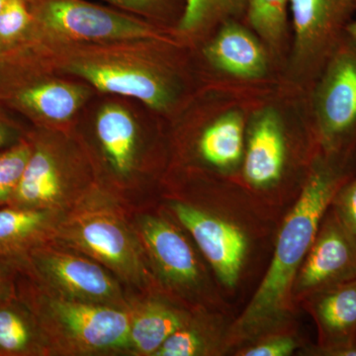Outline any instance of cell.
I'll list each match as a JSON object with an SVG mask.
<instances>
[{
    "instance_id": "cell-10",
    "label": "cell",
    "mask_w": 356,
    "mask_h": 356,
    "mask_svg": "<svg viewBox=\"0 0 356 356\" xmlns=\"http://www.w3.org/2000/svg\"><path fill=\"white\" fill-rule=\"evenodd\" d=\"M62 236L72 247L109 267L123 280L139 284L146 277L139 245L113 214L84 213L63 227Z\"/></svg>"
},
{
    "instance_id": "cell-33",
    "label": "cell",
    "mask_w": 356,
    "mask_h": 356,
    "mask_svg": "<svg viewBox=\"0 0 356 356\" xmlns=\"http://www.w3.org/2000/svg\"><path fill=\"white\" fill-rule=\"evenodd\" d=\"M306 355L315 356H356V344L355 346H316L307 348Z\"/></svg>"
},
{
    "instance_id": "cell-3",
    "label": "cell",
    "mask_w": 356,
    "mask_h": 356,
    "mask_svg": "<svg viewBox=\"0 0 356 356\" xmlns=\"http://www.w3.org/2000/svg\"><path fill=\"white\" fill-rule=\"evenodd\" d=\"M318 149L308 91L281 81L248 116L243 163L234 184L264 197L299 191Z\"/></svg>"
},
{
    "instance_id": "cell-6",
    "label": "cell",
    "mask_w": 356,
    "mask_h": 356,
    "mask_svg": "<svg viewBox=\"0 0 356 356\" xmlns=\"http://www.w3.org/2000/svg\"><path fill=\"white\" fill-rule=\"evenodd\" d=\"M29 46L106 44L170 38L175 30L84 0H32Z\"/></svg>"
},
{
    "instance_id": "cell-8",
    "label": "cell",
    "mask_w": 356,
    "mask_h": 356,
    "mask_svg": "<svg viewBox=\"0 0 356 356\" xmlns=\"http://www.w3.org/2000/svg\"><path fill=\"white\" fill-rule=\"evenodd\" d=\"M308 100L321 151L356 153V44L348 35L308 91Z\"/></svg>"
},
{
    "instance_id": "cell-28",
    "label": "cell",
    "mask_w": 356,
    "mask_h": 356,
    "mask_svg": "<svg viewBox=\"0 0 356 356\" xmlns=\"http://www.w3.org/2000/svg\"><path fill=\"white\" fill-rule=\"evenodd\" d=\"M29 3L32 0H26ZM113 6L145 16L156 24L175 30L184 13L180 0H105Z\"/></svg>"
},
{
    "instance_id": "cell-22",
    "label": "cell",
    "mask_w": 356,
    "mask_h": 356,
    "mask_svg": "<svg viewBox=\"0 0 356 356\" xmlns=\"http://www.w3.org/2000/svg\"><path fill=\"white\" fill-rule=\"evenodd\" d=\"M96 133L114 170L126 175L132 170L137 151L138 128L127 110L109 104L100 110Z\"/></svg>"
},
{
    "instance_id": "cell-31",
    "label": "cell",
    "mask_w": 356,
    "mask_h": 356,
    "mask_svg": "<svg viewBox=\"0 0 356 356\" xmlns=\"http://www.w3.org/2000/svg\"><path fill=\"white\" fill-rule=\"evenodd\" d=\"M25 267V257L0 255V301L16 294Z\"/></svg>"
},
{
    "instance_id": "cell-13",
    "label": "cell",
    "mask_w": 356,
    "mask_h": 356,
    "mask_svg": "<svg viewBox=\"0 0 356 356\" xmlns=\"http://www.w3.org/2000/svg\"><path fill=\"white\" fill-rule=\"evenodd\" d=\"M170 209L191 233L222 286L234 289L248 259V241L243 229L226 218L191 204L175 201Z\"/></svg>"
},
{
    "instance_id": "cell-36",
    "label": "cell",
    "mask_w": 356,
    "mask_h": 356,
    "mask_svg": "<svg viewBox=\"0 0 356 356\" xmlns=\"http://www.w3.org/2000/svg\"><path fill=\"white\" fill-rule=\"evenodd\" d=\"M355 2H356V0H355Z\"/></svg>"
},
{
    "instance_id": "cell-18",
    "label": "cell",
    "mask_w": 356,
    "mask_h": 356,
    "mask_svg": "<svg viewBox=\"0 0 356 356\" xmlns=\"http://www.w3.org/2000/svg\"><path fill=\"white\" fill-rule=\"evenodd\" d=\"M53 209L0 208V255L26 257L53 232Z\"/></svg>"
},
{
    "instance_id": "cell-24",
    "label": "cell",
    "mask_w": 356,
    "mask_h": 356,
    "mask_svg": "<svg viewBox=\"0 0 356 356\" xmlns=\"http://www.w3.org/2000/svg\"><path fill=\"white\" fill-rule=\"evenodd\" d=\"M245 22L284 70L291 44L289 0H248Z\"/></svg>"
},
{
    "instance_id": "cell-20",
    "label": "cell",
    "mask_w": 356,
    "mask_h": 356,
    "mask_svg": "<svg viewBox=\"0 0 356 356\" xmlns=\"http://www.w3.org/2000/svg\"><path fill=\"white\" fill-rule=\"evenodd\" d=\"M48 350L38 321L17 292L0 301V356L41 355Z\"/></svg>"
},
{
    "instance_id": "cell-1",
    "label": "cell",
    "mask_w": 356,
    "mask_h": 356,
    "mask_svg": "<svg viewBox=\"0 0 356 356\" xmlns=\"http://www.w3.org/2000/svg\"><path fill=\"white\" fill-rule=\"evenodd\" d=\"M356 173V153L327 154L318 149L288 213L261 285L240 317L229 325L227 351L264 334L287 330L293 320V286L318 227L337 192Z\"/></svg>"
},
{
    "instance_id": "cell-11",
    "label": "cell",
    "mask_w": 356,
    "mask_h": 356,
    "mask_svg": "<svg viewBox=\"0 0 356 356\" xmlns=\"http://www.w3.org/2000/svg\"><path fill=\"white\" fill-rule=\"evenodd\" d=\"M25 259L27 270L60 294L121 308L123 298L116 280L95 262L53 250L46 243L32 250Z\"/></svg>"
},
{
    "instance_id": "cell-19",
    "label": "cell",
    "mask_w": 356,
    "mask_h": 356,
    "mask_svg": "<svg viewBox=\"0 0 356 356\" xmlns=\"http://www.w3.org/2000/svg\"><path fill=\"white\" fill-rule=\"evenodd\" d=\"M191 316L172 304L151 300L131 316L129 346L142 355H154L173 332L191 320Z\"/></svg>"
},
{
    "instance_id": "cell-27",
    "label": "cell",
    "mask_w": 356,
    "mask_h": 356,
    "mask_svg": "<svg viewBox=\"0 0 356 356\" xmlns=\"http://www.w3.org/2000/svg\"><path fill=\"white\" fill-rule=\"evenodd\" d=\"M36 56L32 49L0 51V100L21 84L39 74Z\"/></svg>"
},
{
    "instance_id": "cell-34",
    "label": "cell",
    "mask_w": 356,
    "mask_h": 356,
    "mask_svg": "<svg viewBox=\"0 0 356 356\" xmlns=\"http://www.w3.org/2000/svg\"><path fill=\"white\" fill-rule=\"evenodd\" d=\"M346 34L356 44V19L355 18L346 26Z\"/></svg>"
},
{
    "instance_id": "cell-4",
    "label": "cell",
    "mask_w": 356,
    "mask_h": 356,
    "mask_svg": "<svg viewBox=\"0 0 356 356\" xmlns=\"http://www.w3.org/2000/svg\"><path fill=\"white\" fill-rule=\"evenodd\" d=\"M276 86L205 83L172 118L191 138L194 159L204 170L234 184L243 163L248 116Z\"/></svg>"
},
{
    "instance_id": "cell-32",
    "label": "cell",
    "mask_w": 356,
    "mask_h": 356,
    "mask_svg": "<svg viewBox=\"0 0 356 356\" xmlns=\"http://www.w3.org/2000/svg\"><path fill=\"white\" fill-rule=\"evenodd\" d=\"M24 137L21 134L19 127L2 111L0 104V151L13 146Z\"/></svg>"
},
{
    "instance_id": "cell-2",
    "label": "cell",
    "mask_w": 356,
    "mask_h": 356,
    "mask_svg": "<svg viewBox=\"0 0 356 356\" xmlns=\"http://www.w3.org/2000/svg\"><path fill=\"white\" fill-rule=\"evenodd\" d=\"M72 51L60 67L95 88L135 98L156 114L172 119L188 104L202 86L193 49L177 37L147 40L135 55L123 51Z\"/></svg>"
},
{
    "instance_id": "cell-5",
    "label": "cell",
    "mask_w": 356,
    "mask_h": 356,
    "mask_svg": "<svg viewBox=\"0 0 356 356\" xmlns=\"http://www.w3.org/2000/svg\"><path fill=\"white\" fill-rule=\"evenodd\" d=\"M17 295L38 321L47 343L70 353L117 350L129 346L131 315L119 307L54 296L39 286L27 269L21 274Z\"/></svg>"
},
{
    "instance_id": "cell-15",
    "label": "cell",
    "mask_w": 356,
    "mask_h": 356,
    "mask_svg": "<svg viewBox=\"0 0 356 356\" xmlns=\"http://www.w3.org/2000/svg\"><path fill=\"white\" fill-rule=\"evenodd\" d=\"M88 96L83 86L38 76L11 91L0 104L38 123H63L72 118Z\"/></svg>"
},
{
    "instance_id": "cell-7",
    "label": "cell",
    "mask_w": 356,
    "mask_h": 356,
    "mask_svg": "<svg viewBox=\"0 0 356 356\" xmlns=\"http://www.w3.org/2000/svg\"><path fill=\"white\" fill-rule=\"evenodd\" d=\"M291 44L282 83L309 91L346 34L355 0H289Z\"/></svg>"
},
{
    "instance_id": "cell-26",
    "label": "cell",
    "mask_w": 356,
    "mask_h": 356,
    "mask_svg": "<svg viewBox=\"0 0 356 356\" xmlns=\"http://www.w3.org/2000/svg\"><path fill=\"white\" fill-rule=\"evenodd\" d=\"M31 152L29 136L0 151V207L10 204Z\"/></svg>"
},
{
    "instance_id": "cell-21",
    "label": "cell",
    "mask_w": 356,
    "mask_h": 356,
    "mask_svg": "<svg viewBox=\"0 0 356 356\" xmlns=\"http://www.w3.org/2000/svg\"><path fill=\"white\" fill-rule=\"evenodd\" d=\"M248 6V0H185L175 36L196 48L227 21H245Z\"/></svg>"
},
{
    "instance_id": "cell-30",
    "label": "cell",
    "mask_w": 356,
    "mask_h": 356,
    "mask_svg": "<svg viewBox=\"0 0 356 356\" xmlns=\"http://www.w3.org/2000/svg\"><path fill=\"white\" fill-rule=\"evenodd\" d=\"M331 208L344 226L356 236V173L337 192Z\"/></svg>"
},
{
    "instance_id": "cell-12",
    "label": "cell",
    "mask_w": 356,
    "mask_h": 356,
    "mask_svg": "<svg viewBox=\"0 0 356 356\" xmlns=\"http://www.w3.org/2000/svg\"><path fill=\"white\" fill-rule=\"evenodd\" d=\"M355 280L356 236L330 207L300 267L293 299L302 302L314 293Z\"/></svg>"
},
{
    "instance_id": "cell-14",
    "label": "cell",
    "mask_w": 356,
    "mask_h": 356,
    "mask_svg": "<svg viewBox=\"0 0 356 356\" xmlns=\"http://www.w3.org/2000/svg\"><path fill=\"white\" fill-rule=\"evenodd\" d=\"M143 242L163 280L179 291H194L202 273L191 243L165 218L146 216L140 221Z\"/></svg>"
},
{
    "instance_id": "cell-25",
    "label": "cell",
    "mask_w": 356,
    "mask_h": 356,
    "mask_svg": "<svg viewBox=\"0 0 356 356\" xmlns=\"http://www.w3.org/2000/svg\"><path fill=\"white\" fill-rule=\"evenodd\" d=\"M32 14L26 0H8L0 13V51L28 46Z\"/></svg>"
},
{
    "instance_id": "cell-35",
    "label": "cell",
    "mask_w": 356,
    "mask_h": 356,
    "mask_svg": "<svg viewBox=\"0 0 356 356\" xmlns=\"http://www.w3.org/2000/svg\"><path fill=\"white\" fill-rule=\"evenodd\" d=\"M7 1H8V0H0V13H1L2 9H3V7L6 6Z\"/></svg>"
},
{
    "instance_id": "cell-23",
    "label": "cell",
    "mask_w": 356,
    "mask_h": 356,
    "mask_svg": "<svg viewBox=\"0 0 356 356\" xmlns=\"http://www.w3.org/2000/svg\"><path fill=\"white\" fill-rule=\"evenodd\" d=\"M228 327L214 317H191L189 322L163 343L154 356H202L224 355Z\"/></svg>"
},
{
    "instance_id": "cell-9",
    "label": "cell",
    "mask_w": 356,
    "mask_h": 356,
    "mask_svg": "<svg viewBox=\"0 0 356 356\" xmlns=\"http://www.w3.org/2000/svg\"><path fill=\"white\" fill-rule=\"evenodd\" d=\"M193 53L202 84L269 86L282 81V65L245 21H227Z\"/></svg>"
},
{
    "instance_id": "cell-29",
    "label": "cell",
    "mask_w": 356,
    "mask_h": 356,
    "mask_svg": "<svg viewBox=\"0 0 356 356\" xmlns=\"http://www.w3.org/2000/svg\"><path fill=\"white\" fill-rule=\"evenodd\" d=\"M301 346L299 337L289 330L264 334L252 343L236 348L238 356H289Z\"/></svg>"
},
{
    "instance_id": "cell-17",
    "label": "cell",
    "mask_w": 356,
    "mask_h": 356,
    "mask_svg": "<svg viewBox=\"0 0 356 356\" xmlns=\"http://www.w3.org/2000/svg\"><path fill=\"white\" fill-rule=\"evenodd\" d=\"M32 152L19 185L8 206L53 209L63 202L65 179L62 166L48 144L30 135Z\"/></svg>"
},
{
    "instance_id": "cell-16",
    "label": "cell",
    "mask_w": 356,
    "mask_h": 356,
    "mask_svg": "<svg viewBox=\"0 0 356 356\" xmlns=\"http://www.w3.org/2000/svg\"><path fill=\"white\" fill-rule=\"evenodd\" d=\"M302 302L317 325L318 346L356 344V280L314 293Z\"/></svg>"
}]
</instances>
